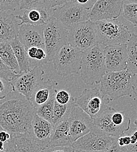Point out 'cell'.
<instances>
[{"label": "cell", "mask_w": 137, "mask_h": 152, "mask_svg": "<svg viewBox=\"0 0 137 152\" xmlns=\"http://www.w3.org/2000/svg\"><path fill=\"white\" fill-rule=\"evenodd\" d=\"M35 113L30 101L12 89L0 96V126L11 136L28 133Z\"/></svg>", "instance_id": "1"}, {"label": "cell", "mask_w": 137, "mask_h": 152, "mask_svg": "<svg viewBox=\"0 0 137 152\" xmlns=\"http://www.w3.org/2000/svg\"><path fill=\"white\" fill-rule=\"evenodd\" d=\"M100 91L109 101L137 94V75L127 70L106 72L100 80Z\"/></svg>", "instance_id": "2"}, {"label": "cell", "mask_w": 137, "mask_h": 152, "mask_svg": "<svg viewBox=\"0 0 137 152\" xmlns=\"http://www.w3.org/2000/svg\"><path fill=\"white\" fill-rule=\"evenodd\" d=\"M106 72L102 46L98 44L83 52L79 72L82 80L86 84H99Z\"/></svg>", "instance_id": "3"}, {"label": "cell", "mask_w": 137, "mask_h": 152, "mask_svg": "<svg viewBox=\"0 0 137 152\" xmlns=\"http://www.w3.org/2000/svg\"><path fill=\"white\" fill-rule=\"evenodd\" d=\"M95 24L98 32V43L103 47L126 44L132 34L128 28L118 18L97 21Z\"/></svg>", "instance_id": "4"}, {"label": "cell", "mask_w": 137, "mask_h": 152, "mask_svg": "<svg viewBox=\"0 0 137 152\" xmlns=\"http://www.w3.org/2000/svg\"><path fill=\"white\" fill-rule=\"evenodd\" d=\"M82 53L78 48L67 43L56 53L52 61L56 72L61 77L80 72Z\"/></svg>", "instance_id": "5"}, {"label": "cell", "mask_w": 137, "mask_h": 152, "mask_svg": "<svg viewBox=\"0 0 137 152\" xmlns=\"http://www.w3.org/2000/svg\"><path fill=\"white\" fill-rule=\"evenodd\" d=\"M68 30L54 18L43 27V38L47 63L51 61L59 49L67 43Z\"/></svg>", "instance_id": "6"}, {"label": "cell", "mask_w": 137, "mask_h": 152, "mask_svg": "<svg viewBox=\"0 0 137 152\" xmlns=\"http://www.w3.org/2000/svg\"><path fill=\"white\" fill-rule=\"evenodd\" d=\"M67 43L82 52L99 44L95 22L88 20L71 28L68 30Z\"/></svg>", "instance_id": "7"}, {"label": "cell", "mask_w": 137, "mask_h": 152, "mask_svg": "<svg viewBox=\"0 0 137 152\" xmlns=\"http://www.w3.org/2000/svg\"><path fill=\"white\" fill-rule=\"evenodd\" d=\"M49 10L51 17L59 20L68 30L89 20V11L70 1Z\"/></svg>", "instance_id": "8"}, {"label": "cell", "mask_w": 137, "mask_h": 152, "mask_svg": "<svg viewBox=\"0 0 137 152\" xmlns=\"http://www.w3.org/2000/svg\"><path fill=\"white\" fill-rule=\"evenodd\" d=\"M74 102L77 106L92 119L104 111L110 102L108 99L102 95L98 87L85 89L80 95L74 98Z\"/></svg>", "instance_id": "9"}, {"label": "cell", "mask_w": 137, "mask_h": 152, "mask_svg": "<svg viewBox=\"0 0 137 152\" xmlns=\"http://www.w3.org/2000/svg\"><path fill=\"white\" fill-rule=\"evenodd\" d=\"M117 139L94 126L88 133L74 142L71 146L77 151H106Z\"/></svg>", "instance_id": "10"}, {"label": "cell", "mask_w": 137, "mask_h": 152, "mask_svg": "<svg viewBox=\"0 0 137 152\" xmlns=\"http://www.w3.org/2000/svg\"><path fill=\"white\" fill-rule=\"evenodd\" d=\"M44 70L40 66H36L28 71L20 73L11 82L13 90L24 95L28 100L36 88L44 81Z\"/></svg>", "instance_id": "11"}, {"label": "cell", "mask_w": 137, "mask_h": 152, "mask_svg": "<svg viewBox=\"0 0 137 152\" xmlns=\"http://www.w3.org/2000/svg\"><path fill=\"white\" fill-rule=\"evenodd\" d=\"M69 132L72 143L88 133L94 126L93 119L78 106H73L68 116Z\"/></svg>", "instance_id": "12"}, {"label": "cell", "mask_w": 137, "mask_h": 152, "mask_svg": "<svg viewBox=\"0 0 137 152\" xmlns=\"http://www.w3.org/2000/svg\"><path fill=\"white\" fill-rule=\"evenodd\" d=\"M123 0H98L89 10L88 19L92 22L117 19L121 14Z\"/></svg>", "instance_id": "13"}, {"label": "cell", "mask_w": 137, "mask_h": 152, "mask_svg": "<svg viewBox=\"0 0 137 152\" xmlns=\"http://www.w3.org/2000/svg\"><path fill=\"white\" fill-rule=\"evenodd\" d=\"M53 131L54 126L51 123L35 113L28 133L41 150L47 146L51 139Z\"/></svg>", "instance_id": "14"}, {"label": "cell", "mask_w": 137, "mask_h": 152, "mask_svg": "<svg viewBox=\"0 0 137 152\" xmlns=\"http://www.w3.org/2000/svg\"><path fill=\"white\" fill-rule=\"evenodd\" d=\"M107 72H119L127 69L126 44L108 45L103 47Z\"/></svg>", "instance_id": "15"}, {"label": "cell", "mask_w": 137, "mask_h": 152, "mask_svg": "<svg viewBox=\"0 0 137 152\" xmlns=\"http://www.w3.org/2000/svg\"><path fill=\"white\" fill-rule=\"evenodd\" d=\"M44 25L22 24L19 26L18 38L27 50L31 47L45 49L43 38Z\"/></svg>", "instance_id": "16"}, {"label": "cell", "mask_w": 137, "mask_h": 152, "mask_svg": "<svg viewBox=\"0 0 137 152\" xmlns=\"http://www.w3.org/2000/svg\"><path fill=\"white\" fill-rule=\"evenodd\" d=\"M19 26L18 19L11 11H0V43L17 37Z\"/></svg>", "instance_id": "17"}, {"label": "cell", "mask_w": 137, "mask_h": 152, "mask_svg": "<svg viewBox=\"0 0 137 152\" xmlns=\"http://www.w3.org/2000/svg\"><path fill=\"white\" fill-rule=\"evenodd\" d=\"M40 150L28 133L11 136L5 143L4 152H39Z\"/></svg>", "instance_id": "18"}, {"label": "cell", "mask_w": 137, "mask_h": 152, "mask_svg": "<svg viewBox=\"0 0 137 152\" xmlns=\"http://www.w3.org/2000/svg\"><path fill=\"white\" fill-rule=\"evenodd\" d=\"M23 12L16 15L17 19L20 20L22 24H30L32 25H45L52 18L49 9L41 8H32L22 10Z\"/></svg>", "instance_id": "19"}, {"label": "cell", "mask_w": 137, "mask_h": 152, "mask_svg": "<svg viewBox=\"0 0 137 152\" xmlns=\"http://www.w3.org/2000/svg\"><path fill=\"white\" fill-rule=\"evenodd\" d=\"M114 109L115 108L113 107H107L104 111L95 119H93V123L94 126L97 127L103 132L118 138L124 136L126 132L123 129L118 128L113 125L111 116Z\"/></svg>", "instance_id": "20"}, {"label": "cell", "mask_w": 137, "mask_h": 152, "mask_svg": "<svg viewBox=\"0 0 137 152\" xmlns=\"http://www.w3.org/2000/svg\"><path fill=\"white\" fill-rule=\"evenodd\" d=\"M58 83L54 80L43 81L36 88L29 101L35 108L47 102L57 92L56 87Z\"/></svg>", "instance_id": "21"}, {"label": "cell", "mask_w": 137, "mask_h": 152, "mask_svg": "<svg viewBox=\"0 0 137 152\" xmlns=\"http://www.w3.org/2000/svg\"><path fill=\"white\" fill-rule=\"evenodd\" d=\"M71 145L68 118L54 126L51 139L46 148L51 146L71 147Z\"/></svg>", "instance_id": "22"}, {"label": "cell", "mask_w": 137, "mask_h": 152, "mask_svg": "<svg viewBox=\"0 0 137 152\" xmlns=\"http://www.w3.org/2000/svg\"><path fill=\"white\" fill-rule=\"evenodd\" d=\"M0 59L15 73H20L18 61L9 42L0 43Z\"/></svg>", "instance_id": "23"}, {"label": "cell", "mask_w": 137, "mask_h": 152, "mask_svg": "<svg viewBox=\"0 0 137 152\" xmlns=\"http://www.w3.org/2000/svg\"><path fill=\"white\" fill-rule=\"evenodd\" d=\"M13 49L15 56L18 63L20 72H24L30 69L29 58L26 50L23 45L20 42L18 37H16L9 42Z\"/></svg>", "instance_id": "24"}, {"label": "cell", "mask_w": 137, "mask_h": 152, "mask_svg": "<svg viewBox=\"0 0 137 152\" xmlns=\"http://www.w3.org/2000/svg\"><path fill=\"white\" fill-rule=\"evenodd\" d=\"M127 46V69L134 75L137 74V36L132 33L130 39L126 43Z\"/></svg>", "instance_id": "25"}, {"label": "cell", "mask_w": 137, "mask_h": 152, "mask_svg": "<svg viewBox=\"0 0 137 152\" xmlns=\"http://www.w3.org/2000/svg\"><path fill=\"white\" fill-rule=\"evenodd\" d=\"M74 105V98L73 97L69 103L65 105L59 104L55 99L53 108V119L52 122L53 126L68 118L70 112Z\"/></svg>", "instance_id": "26"}, {"label": "cell", "mask_w": 137, "mask_h": 152, "mask_svg": "<svg viewBox=\"0 0 137 152\" xmlns=\"http://www.w3.org/2000/svg\"><path fill=\"white\" fill-rule=\"evenodd\" d=\"M68 1L69 0H21L20 9V10L32 8L50 9L62 5Z\"/></svg>", "instance_id": "27"}, {"label": "cell", "mask_w": 137, "mask_h": 152, "mask_svg": "<svg viewBox=\"0 0 137 152\" xmlns=\"http://www.w3.org/2000/svg\"><path fill=\"white\" fill-rule=\"evenodd\" d=\"M56 94L53 95L50 99L43 105L35 108V114L51 124L53 119V108Z\"/></svg>", "instance_id": "28"}, {"label": "cell", "mask_w": 137, "mask_h": 152, "mask_svg": "<svg viewBox=\"0 0 137 152\" xmlns=\"http://www.w3.org/2000/svg\"><path fill=\"white\" fill-rule=\"evenodd\" d=\"M121 15L135 27L137 23V4H123Z\"/></svg>", "instance_id": "29"}, {"label": "cell", "mask_w": 137, "mask_h": 152, "mask_svg": "<svg viewBox=\"0 0 137 152\" xmlns=\"http://www.w3.org/2000/svg\"><path fill=\"white\" fill-rule=\"evenodd\" d=\"M18 75L15 73L12 70L9 69L0 59V78L8 82H11Z\"/></svg>", "instance_id": "30"}, {"label": "cell", "mask_w": 137, "mask_h": 152, "mask_svg": "<svg viewBox=\"0 0 137 152\" xmlns=\"http://www.w3.org/2000/svg\"><path fill=\"white\" fill-rule=\"evenodd\" d=\"M21 0H0V11H14L20 8Z\"/></svg>", "instance_id": "31"}, {"label": "cell", "mask_w": 137, "mask_h": 152, "mask_svg": "<svg viewBox=\"0 0 137 152\" xmlns=\"http://www.w3.org/2000/svg\"><path fill=\"white\" fill-rule=\"evenodd\" d=\"M72 98V97L71 94L65 90H60L57 91L55 96L56 101L61 105L67 104Z\"/></svg>", "instance_id": "32"}, {"label": "cell", "mask_w": 137, "mask_h": 152, "mask_svg": "<svg viewBox=\"0 0 137 152\" xmlns=\"http://www.w3.org/2000/svg\"><path fill=\"white\" fill-rule=\"evenodd\" d=\"M74 150L71 147H62V146H51L46 148L39 152H71Z\"/></svg>", "instance_id": "33"}, {"label": "cell", "mask_w": 137, "mask_h": 152, "mask_svg": "<svg viewBox=\"0 0 137 152\" xmlns=\"http://www.w3.org/2000/svg\"><path fill=\"white\" fill-rule=\"evenodd\" d=\"M83 7L86 10H89L98 0H69Z\"/></svg>", "instance_id": "34"}, {"label": "cell", "mask_w": 137, "mask_h": 152, "mask_svg": "<svg viewBox=\"0 0 137 152\" xmlns=\"http://www.w3.org/2000/svg\"><path fill=\"white\" fill-rule=\"evenodd\" d=\"M12 89L9 82L0 78V96L7 94Z\"/></svg>", "instance_id": "35"}, {"label": "cell", "mask_w": 137, "mask_h": 152, "mask_svg": "<svg viewBox=\"0 0 137 152\" xmlns=\"http://www.w3.org/2000/svg\"><path fill=\"white\" fill-rule=\"evenodd\" d=\"M105 152H128V150L127 146H120L116 139Z\"/></svg>", "instance_id": "36"}, {"label": "cell", "mask_w": 137, "mask_h": 152, "mask_svg": "<svg viewBox=\"0 0 137 152\" xmlns=\"http://www.w3.org/2000/svg\"><path fill=\"white\" fill-rule=\"evenodd\" d=\"M11 135L6 131L2 129L0 131V140L4 143H6L8 140L10 139Z\"/></svg>", "instance_id": "37"}, {"label": "cell", "mask_w": 137, "mask_h": 152, "mask_svg": "<svg viewBox=\"0 0 137 152\" xmlns=\"http://www.w3.org/2000/svg\"><path fill=\"white\" fill-rule=\"evenodd\" d=\"M123 137V141L124 143V145L125 146H128L131 143V140H130V136L129 135H124L122 136Z\"/></svg>", "instance_id": "38"}, {"label": "cell", "mask_w": 137, "mask_h": 152, "mask_svg": "<svg viewBox=\"0 0 137 152\" xmlns=\"http://www.w3.org/2000/svg\"><path fill=\"white\" fill-rule=\"evenodd\" d=\"M137 143L134 145H130L128 146V152H137Z\"/></svg>", "instance_id": "39"}, {"label": "cell", "mask_w": 137, "mask_h": 152, "mask_svg": "<svg viewBox=\"0 0 137 152\" xmlns=\"http://www.w3.org/2000/svg\"><path fill=\"white\" fill-rule=\"evenodd\" d=\"M123 4H137V0H123Z\"/></svg>", "instance_id": "40"}, {"label": "cell", "mask_w": 137, "mask_h": 152, "mask_svg": "<svg viewBox=\"0 0 137 152\" xmlns=\"http://www.w3.org/2000/svg\"><path fill=\"white\" fill-rule=\"evenodd\" d=\"M5 150V143L0 140V152H4Z\"/></svg>", "instance_id": "41"}, {"label": "cell", "mask_w": 137, "mask_h": 152, "mask_svg": "<svg viewBox=\"0 0 137 152\" xmlns=\"http://www.w3.org/2000/svg\"><path fill=\"white\" fill-rule=\"evenodd\" d=\"M77 151V150H76ZM78 152H105V151H77Z\"/></svg>", "instance_id": "42"}, {"label": "cell", "mask_w": 137, "mask_h": 152, "mask_svg": "<svg viewBox=\"0 0 137 152\" xmlns=\"http://www.w3.org/2000/svg\"><path fill=\"white\" fill-rule=\"evenodd\" d=\"M77 152V151H76V150H75V149H74V151H72V152Z\"/></svg>", "instance_id": "43"}, {"label": "cell", "mask_w": 137, "mask_h": 152, "mask_svg": "<svg viewBox=\"0 0 137 152\" xmlns=\"http://www.w3.org/2000/svg\"><path fill=\"white\" fill-rule=\"evenodd\" d=\"M2 129V128H1V126H0V131H1V129Z\"/></svg>", "instance_id": "44"}]
</instances>
